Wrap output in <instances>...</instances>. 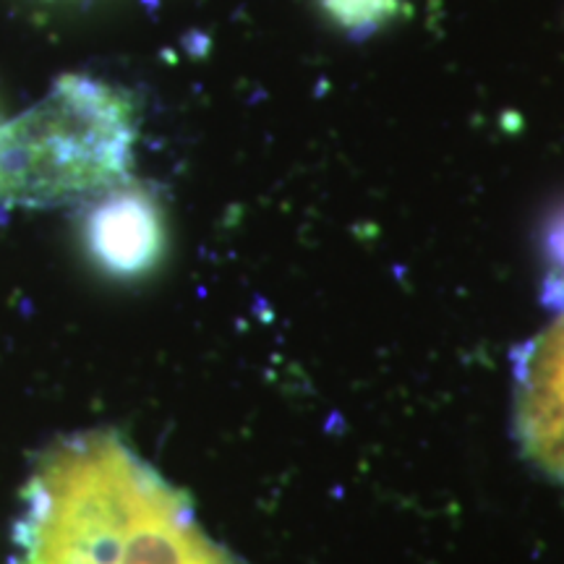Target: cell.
<instances>
[{"label":"cell","mask_w":564,"mask_h":564,"mask_svg":"<svg viewBox=\"0 0 564 564\" xmlns=\"http://www.w3.org/2000/svg\"><path fill=\"white\" fill-rule=\"evenodd\" d=\"M11 564H243L212 541L192 499L121 434L87 432L34 463Z\"/></svg>","instance_id":"6da1fadb"},{"label":"cell","mask_w":564,"mask_h":564,"mask_svg":"<svg viewBox=\"0 0 564 564\" xmlns=\"http://www.w3.org/2000/svg\"><path fill=\"white\" fill-rule=\"evenodd\" d=\"M137 116L123 89L63 76L42 102L0 123V202L58 204L129 175Z\"/></svg>","instance_id":"7a4b0ae2"},{"label":"cell","mask_w":564,"mask_h":564,"mask_svg":"<svg viewBox=\"0 0 564 564\" xmlns=\"http://www.w3.org/2000/svg\"><path fill=\"white\" fill-rule=\"evenodd\" d=\"M514 436L535 468L564 484V312L518 356Z\"/></svg>","instance_id":"3957f363"},{"label":"cell","mask_w":564,"mask_h":564,"mask_svg":"<svg viewBox=\"0 0 564 564\" xmlns=\"http://www.w3.org/2000/svg\"><path fill=\"white\" fill-rule=\"evenodd\" d=\"M84 249L97 270L118 280L144 278L165 253V217L141 186H112L84 215Z\"/></svg>","instance_id":"277c9868"},{"label":"cell","mask_w":564,"mask_h":564,"mask_svg":"<svg viewBox=\"0 0 564 564\" xmlns=\"http://www.w3.org/2000/svg\"><path fill=\"white\" fill-rule=\"evenodd\" d=\"M322 11L350 32L352 37H366L400 13L403 0H319Z\"/></svg>","instance_id":"5b68a950"},{"label":"cell","mask_w":564,"mask_h":564,"mask_svg":"<svg viewBox=\"0 0 564 564\" xmlns=\"http://www.w3.org/2000/svg\"><path fill=\"white\" fill-rule=\"evenodd\" d=\"M546 282L544 299L549 306L564 312V209L546 230Z\"/></svg>","instance_id":"8992f818"}]
</instances>
